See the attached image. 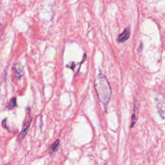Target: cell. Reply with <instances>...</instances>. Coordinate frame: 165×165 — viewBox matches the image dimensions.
I'll use <instances>...</instances> for the list:
<instances>
[{"mask_svg": "<svg viewBox=\"0 0 165 165\" xmlns=\"http://www.w3.org/2000/svg\"><path fill=\"white\" fill-rule=\"evenodd\" d=\"M94 87L100 101L103 105H107L111 98L112 90L106 77L99 74L95 79Z\"/></svg>", "mask_w": 165, "mask_h": 165, "instance_id": "obj_1", "label": "cell"}, {"mask_svg": "<svg viewBox=\"0 0 165 165\" xmlns=\"http://www.w3.org/2000/svg\"><path fill=\"white\" fill-rule=\"evenodd\" d=\"M32 119H33V118H32V116L30 115V114L26 115V118L23 121L22 129H21V130L20 132V134H19V137H18L19 139H20V140L22 139L23 138H24L25 137L26 134H27L29 129V127L31 124Z\"/></svg>", "mask_w": 165, "mask_h": 165, "instance_id": "obj_2", "label": "cell"}, {"mask_svg": "<svg viewBox=\"0 0 165 165\" xmlns=\"http://www.w3.org/2000/svg\"><path fill=\"white\" fill-rule=\"evenodd\" d=\"M130 36V29L129 26H128V27H126L124 30L123 33L119 35L118 38V41L119 43H124L129 39Z\"/></svg>", "mask_w": 165, "mask_h": 165, "instance_id": "obj_3", "label": "cell"}, {"mask_svg": "<svg viewBox=\"0 0 165 165\" xmlns=\"http://www.w3.org/2000/svg\"><path fill=\"white\" fill-rule=\"evenodd\" d=\"M12 69L16 73L17 79H19L21 76L24 75V68L21 65L20 63H15L13 65Z\"/></svg>", "mask_w": 165, "mask_h": 165, "instance_id": "obj_4", "label": "cell"}, {"mask_svg": "<svg viewBox=\"0 0 165 165\" xmlns=\"http://www.w3.org/2000/svg\"><path fill=\"white\" fill-rule=\"evenodd\" d=\"M137 112H138V110L136 106H135L134 108V113H133L132 117V122H131V126L130 128H132L133 126H134V125L136 124V121H137Z\"/></svg>", "mask_w": 165, "mask_h": 165, "instance_id": "obj_5", "label": "cell"}, {"mask_svg": "<svg viewBox=\"0 0 165 165\" xmlns=\"http://www.w3.org/2000/svg\"><path fill=\"white\" fill-rule=\"evenodd\" d=\"M17 106V103H16V98H13L11 99H10L8 104H7V107L9 109H12L15 107Z\"/></svg>", "mask_w": 165, "mask_h": 165, "instance_id": "obj_6", "label": "cell"}, {"mask_svg": "<svg viewBox=\"0 0 165 165\" xmlns=\"http://www.w3.org/2000/svg\"><path fill=\"white\" fill-rule=\"evenodd\" d=\"M60 140H58V139L56 140V141L54 143V144H53V145L50 148V150H49L50 153H54L57 150L58 148H59V146H60Z\"/></svg>", "mask_w": 165, "mask_h": 165, "instance_id": "obj_7", "label": "cell"}, {"mask_svg": "<svg viewBox=\"0 0 165 165\" xmlns=\"http://www.w3.org/2000/svg\"><path fill=\"white\" fill-rule=\"evenodd\" d=\"M6 121H7V119H4V120L2 121V126H3V128H5V129H6L7 130H9V127L6 125V123H5V122H6Z\"/></svg>", "mask_w": 165, "mask_h": 165, "instance_id": "obj_8", "label": "cell"}, {"mask_svg": "<svg viewBox=\"0 0 165 165\" xmlns=\"http://www.w3.org/2000/svg\"><path fill=\"white\" fill-rule=\"evenodd\" d=\"M5 165H11V164H10V163H8V164H5Z\"/></svg>", "mask_w": 165, "mask_h": 165, "instance_id": "obj_9", "label": "cell"}, {"mask_svg": "<svg viewBox=\"0 0 165 165\" xmlns=\"http://www.w3.org/2000/svg\"><path fill=\"white\" fill-rule=\"evenodd\" d=\"M1 26H2V25H1V24H0V27H1Z\"/></svg>", "mask_w": 165, "mask_h": 165, "instance_id": "obj_10", "label": "cell"}]
</instances>
